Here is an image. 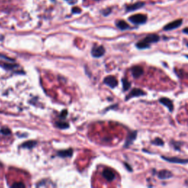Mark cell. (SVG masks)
<instances>
[{
  "mask_svg": "<svg viewBox=\"0 0 188 188\" xmlns=\"http://www.w3.org/2000/svg\"><path fill=\"white\" fill-rule=\"evenodd\" d=\"M105 49L103 46H96L92 49L91 54L94 57H100L105 54Z\"/></svg>",
  "mask_w": 188,
  "mask_h": 188,
  "instance_id": "cell-5",
  "label": "cell"
},
{
  "mask_svg": "<svg viewBox=\"0 0 188 188\" xmlns=\"http://www.w3.org/2000/svg\"><path fill=\"white\" fill-rule=\"evenodd\" d=\"M111 11L112 10L110 8H107L102 11V13H103V15L105 16H108L110 13H111Z\"/></svg>",
  "mask_w": 188,
  "mask_h": 188,
  "instance_id": "cell-26",
  "label": "cell"
},
{
  "mask_svg": "<svg viewBox=\"0 0 188 188\" xmlns=\"http://www.w3.org/2000/svg\"><path fill=\"white\" fill-rule=\"evenodd\" d=\"M122 84H123V90L124 91H126L129 90L131 87V83L126 78H123L122 79Z\"/></svg>",
  "mask_w": 188,
  "mask_h": 188,
  "instance_id": "cell-18",
  "label": "cell"
},
{
  "mask_svg": "<svg viewBox=\"0 0 188 188\" xmlns=\"http://www.w3.org/2000/svg\"><path fill=\"white\" fill-rule=\"evenodd\" d=\"M182 143L181 142H176V141H172L171 142V145L176 150L179 151L180 150V147L182 146Z\"/></svg>",
  "mask_w": 188,
  "mask_h": 188,
  "instance_id": "cell-22",
  "label": "cell"
},
{
  "mask_svg": "<svg viewBox=\"0 0 188 188\" xmlns=\"http://www.w3.org/2000/svg\"><path fill=\"white\" fill-rule=\"evenodd\" d=\"M159 41V37L156 34H150L143 38L142 41L136 43V46L138 49H145L150 48L151 43H157Z\"/></svg>",
  "mask_w": 188,
  "mask_h": 188,
  "instance_id": "cell-1",
  "label": "cell"
},
{
  "mask_svg": "<svg viewBox=\"0 0 188 188\" xmlns=\"http://www.w3.org/2000/svg\"><path fill=\"white\" fill-rule=\"evenodd\" d=\"M162 158L164 160L168 161L169 162H171V163H177V164H187L188 163V159H181L178 158V157H164V156H162Z\"/></svg>",
  "mask_w": 188,
  "mask_h": 188,
  "instance_id": "cell-3",
  "label": "cell"
},
{
  "mask_svg": "<svg viewBox=\"0 0 188 188\" xmlns=\"http://www.w3.org/2000/svg\"><path fill=\"white\" fill-rule=\"evenodd\" d=\"M104 83L111 88H115L118 85V80L113 76H108L104 79Z\"/></svg>",
  "mask_w": 188,
  "mask_h": 188,
  "instance_id": "cell-6",
  "label": "cell"
},
{
  "mask_svg": "<svg viewBox=\"0 0 188 188\" xmlns=\"http://www.w3.org/2000/svg\"><path fill=\"white\" fill-rule=\"evenodd\" d=\"M158 178L160 179H168L173 176V173L168 170H161L157 173Z\"/></svg>",
  "mask_w": 188,
  "mask_h": 188,
  "instance_id": "cell-13",
  "label": "cell"
},
{
  "mask_svg": "<svg viewBox=\"0 0 188 188\" xmlns=\"http://www.w3.org/2000/svg\"><path fill=\"white\" fill-rule=\"evenodd\" d=\"M116 26L121 30H126L129 29V25L124 20H119L117 21Z\"/></svg>",
  "mask_w": 188,
  "mask_h": 188,
  "instance_id": "cell-15",
  "label": "cell"
},
{
  "mask_svg": "<svg viewBox=\"0 0 188 188\" xmlns=\"http://www.w3.org/2000/svg\"><path fill=\"white\" fill-rule=\"evenodd\" d=\"M151 144L157 146H162L164 145V141L161 138H159V137H157L154 140L151 141Z\"/></svg>",
  "mask_w": 188,
  "mask_h": 188,
  "instance_id": "cell-20",
  "label": "cell"
},
{
  "mask_svg": "<svg viewBox=\"0 0 188 188\" xmlns=\"http://www.w3.org/2000/svg\"><path fill=\"white\" fill-rule=\"evenodd\" d=\"M25 185L22 182H16L12 185V187H24Z\"/></svg>",
  "mask_w": 188,
  "mask_h": 188,
  "instance_id": "cell-23",
  "label": "cell"
},
{
  "mask_svg": "<svg viewBox=\"0 0 188 188\" xmlns=\"http://www.w3.org/2000/svg\"><path fill=\"white\" fill-rule=\"evenodd\" d=\"M37 145V142L34 140H29L26 142L24 143L21 144V147L24 148V149H31L33 148H34L35 146Z\"/></svg>",
  "mask_w": 188,
  "mask_h": 188,
  "instance_id": "cell-16",
  "label": "cell"
},
{
  "mask_svg": "<svg viewBox=\"0 0 188 188\" xmlns=\"http://www.w3.org/2000/svg\"><path fill=\"white\" fill-rule=\"evenodd\" d=\"M145 5V3L143 2H136V3L132 4V5H127L126 7V10L127 12H132L134 11V10H137L138 9L141 8L143 7Z\"/></svg>",
  "mask_w": 188,
  "mask_h": 188,
  "instance_id": "cell-10",
  "label": "cell"
},
{
  "mask_svg": "<svg viewBox=\"0 0 188 188\" xmlns=\"http://www.w3.org/2000/svg\"><path fill=\"white\" fill-rule=\"evenodd\" d=\"M55 125L57 128L61 129H67L69 127V124L66 122H63V121H57L55 123Z\"/></svg>",
  "mask_w": 188,
  "mask_h": 188,
  "instance_id": "cell-19",
  "label": "cell"
},
{
  "mask_svg": "<svg viewBox=\"0 0 188 188\" xmlns=\"http://www.w3.org/2000/svg\"><path fill=\"white\" fill-rule=\"evenodd\" d=\"M182 19H177L175 21H172L170 23L168 24L167 25H165L163 27V30L165 31H169V30H173L174 29L179 27L182 24Z\"/></svg>",
  "mask_w": 188,
  "mask_h": 188,
  "instance_id": "cell-4",
  "label": "cell"
},
{
  "mask_svg": "<svg viewBox=\"0 0 188 188\" xmlns=\"http://www.w3.org/2000/svg\"><path fill=\"white\" fill-rule=\"evenodd\" d=\"M146 93L144 92L143 90L139 88H134L131 90V92L129 93V95L126 97V100H129V98H133V97H138L141 96H146Z\"/></svg>",
  "mask_w": 188,
  "mask_h": 188,
  "instance_id": "cell-7",
  "label": "cell"
},
{
  "mask_svg": "<svg viewBox=\"0 0 188 188\" xmlns=\"http://www.w3.org/2000/svg\"><path fill=\"white\" fill-rule=\"evenodd\" d=\"M159 102H160L162 105H163L164 106H165L166 107H168V109L169 110L170 112H173V103L171 100L168 98H165V97H162V98H159Z\"/></svg>",
  "mask_w": 188,
  "mask_h": 188,
  "instance_id": "cell-9",
  "label": "cell"
},
{
  "mask_svg": "<svg viewBox=\"0 0 188 188\" xmlns=\"http://www.w3.org/2000/svg\"><path fill=\"white\" fill-rule=\"evenodd\" d=\"M67 114H68L67 110H63V111L61 113L60 117H61V118H65L66 117V115H67Z\"/></svg>",
  "mask_w": 188,
  "mask_h": 188,
  "instance_id": "cell-27",
  "label": "cell"
},
{
  "mask_svg": "<svg viewBox=\"0 0 188 188\" xmlns=\"http://www.w3.org/2000/svg\"><path fill=\"white\" fill-rule=\"evenodd\" d=\"M187 47H188V42L187 43Z\"/></svg>",
  "mask_w": 188,
  "mask_h": 188,
  "instance_id": "cell-31",
  "label": "cell"
},
{
  "mask_svg": "<svg viewBox=\"0 0 188 188\" xmlns=\"http://www.w3.org/2000/svg\"><path fill=\"white\" fill-rule=\"evenodd\" d=\"M57 156L62 157V158H66V157H71L73 155V150L71 149H66V150L59 151L57 152Z\"/></svg>",
  "mask_w": 188,
  "mask_h": 188,
  "instance_id": "cell-14",
  "label": "cell"
},
{
  "mask_svg": "<svg viewBox=\"0 0 188 188\" xmlns=\"http://www.w3.org/2000/svg\"><path fill=\"white\" fill-rule=\"evenodd\" d=\"M137 131H133L129 133V134H128L127 136V138H126V143H125V148H128L130 145L132 144V143L134 142V140L136 139V137H137Z\"/></svg>",
  "mask_w": 188,
  "mask_h": 188,
  "instance_id": "cell-8",
  "label": "cell"
},
{
  "mask_svg": "<svg viewBox=\"0 0 188 188\" xmlns=\"http://www.w3.org/2000/svg\"><path fill=\"white\" fill-rule=\"evenodd\" d=\"M124 165H125V167H126V168H127V170H129V171H130V172L132 171V168L130 167V165H129V164H127V163H126V162H125Z\"/></svg>",
  "mask_w": 188,
  "mask_h": 188,
  "instance_id": "cell-28",
  "label": "cell"
},
{
  "mask_svg": "<svg viewBox=\"0 0 188 188\" xmlns=\"http://www.w3.org/2000/svg\"><path fill=\"white\" fill-rule=\"evenodd\" d=\"M82 12V10H81L79 7H74L72 8V13H74V14H77V13H80Z\"/></svg>",
  "mask_w": 188,
  "mask_h": 188,
  "instance_id": "cell-25",
  "label": "cell"
},
{
  "mask_svg": "<svg viewBox=\"0 0 188 188\" xmlns=\"http://www.w3.org/2000/svg\"><path fill=\"white\" fill-rule=\"evenodd\" d=\"M102 176L108 182L113 181L115 179V177L114 172L112 170H110V169H105L103 171V173H102Z\"/></svg>",
  "mask_w": 188,
  "mask_h": 188,
  "instance_id": "cell-12",
  "label": "cell"
},
{
  "mask_svg": "<svg viewBox=\"0 0 188 188\" xmlns=\"http://www.w3.org/2000/svg\"><path fill=\"white\" fill-rule=\"evenodd\" d=\"M129 21L134 24H143L147 21V16L144 14H135L129 18Z\"/></svg>",
  "mask_w": 188,
  "mask_h": 188,
  "instance_id": "cell-2",
  "label": "cell"
},
{
  "mask_svg": "<svg viewBox=\"0 0 188 188\" xmlns=\"http://www.w3.org/2000/svg\"><path fill=\"white\" fill-rule=\"evenodd\" d=\"M0 58H2V59L5 60L10 61V62H15V60L12 59V58H10V57H6V56L4 55V54H0Z\"/></svg>",
  "mask_w": 188,
  "mask_h": 188,
  "instance_id": "cell-24",
  "label": "cell"
},
{
  "mask_svg": "<svg viewBox=\"0 0 188 188\" xmlns=\"http://www.w3.org/2000/svg\"><path fill=\"white\" fill-rule=\"evenodd\" d=\"M131 72H132V76L134 77V78H139V77H141L144 73L143 68L139 66H133L131 69Z\"/></svg>",
  "mask_w": 188,
  "mask_h": 188,
  "instance_id": "cell-11",
  "label": "cell"
},
{
  "mask_svg": "<svg viewBox=\"0 0 188 188\" xmlns=\"http://www.w3.org/2000/svg\"><path fill=\"white\" fill-rule=\"evenodd\" d=\"M0 66L3 68V69H5V70H13V69L18 67V65H16V64L5 63V62H2V63L0 62Z\"/></svg>",
  "mask_w": 188,
  "mask_h": 188,
  "instance_id": "cell-17",
  "label": "cell"
},
{
  "mask_svg": "<svg viewBox=\"0 0 188 188\" xmlns=\"http://www.w3.org/2000/svg\"><path fill=\"white\" fill-rule=\"evenodd\" d=\"M183 33H185V34H187L188 35V27H186L183 30Z\"/></svg>",
  "mask_w": 188,
  "mask_h": 188,
  "instance_id": "cell-29",
  "label": "cell"
},
{
  "mask_svg": "<svg viewBox=\"0 0 188 188\" xmlns=\"http://www.w3.org/2000/svg\"><path fill=\"white\" fill-rule=\"evenodd\" d=\"M67 1H70V0H67Z\"/></svg>",
  "mask_w": 188,
  "mask_h": 188,
  "instance_id": "cell-32",
  "label": "cell"
},
{
  "mask_svg": "<svg viewBox=\"0 0 188 188\" xmlns=\"http://www.w3.org/2000/svg\"><path fill=\"white\" fill-rule=\"evenodd\" d=\"M0 132L2 133L4 135H10L11 134V130L9 128L3 127L0 129Z\"/></svg>",
  "mask_w": 188,
  "mask_h": 188,
  "instance_id": "cell-21",
  "label": "cell"
},
{
  "mask_svg": "<svg viewBox=\"0 0 188 188\" xmlns=\"http://www.w3.org/2000/svg\"><path fill=\"white\" fill-rule=\"evenodd\" d=\"M185 57H186L187 58H188V55H185Z\"/></svg>",
  "mask_w": 188,
  "mask_h": 188,
  "instance_id": "cell-30",
  "label": "cell"
}]
</instances>
